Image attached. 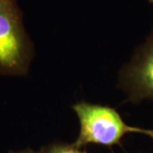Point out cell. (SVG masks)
I'll return each mask as SVG.
<instances>
[{"label":"cell","mask_w":153,"mask_h":153,"mask_svg":"<svg viewBox=\"0 0 153 153\" xmlns=\"http://www.w3.org/2000/svg\"><path fill=\"white\" fill-rule=\"evenodd\" d=\"M33 54L17 0H0V73L25 75Z\"/></svg>","instance_id":"obj_1"},{"label":"cell","mask_w":153,"mask_h":153,"mask_svg":"<svg viewBox=\"0 0 153 153\" xmlns=\"http://www.w3.org/2000/svg\"><path fill=\"white\" fill-rule=\"evenodd\" d=\"M80 123V133L73 145L81 148L88 144L105 146L118 145L128 133L144 134L153 139V129L127 125L115 109L80 102L73 105Z\"/></svg>","instance_id":"obj_2"},{"label":"cell","mask_w":153,"mask_h":153,"mask_svg":"<svg viewBox=\"0 0 153 153\" xmlns=\"http://www.w3.org/2000/svg\"><path fill=\"white\" fill-rule=\"evenodd\" d=\"M120 83L131 102L153 100V28L121 71Z\"/></svg>","instance_id":"obj_3"},{"label":"cell","mask_w":153,"mask_h":153,"mask_svg":"<svg viewBox=\"0 0 153 153\" xmlns=\"http://www.w3.org/2000/svg\"><path fill=\"white\" fill-rule=\"evenodd\" d=\"M42 153H86L80 151L73 144H64V143H55L47 147L43 148Z\"/></svg>","instance_id":"obj_4"},{"label":"cell","mask_w":153,"mask_h":153,"mask_svg":"<svg viewBox=\"0 0 153 153\" xmlns=\"http://www.w3.org/2000/svg\"><path fill=\"white\" fill-rule=\"evenodd\" d=\"M9 153H42V151H33L31 149H26V150H22V151H19V152H10Z\"/></svg>","instance_id":"obj_5"},{"label":"cell","mask_w":153,"mask_h":153,"mask_svg":"<svg viewBox=\"0 0 153 153\" xmlns=\"http://www.w3.org/2000/svg\"><path fill=\"white\" fill-rule=\"evenodd\" d=\"M149 2H150L151 4H153V0H149Z\"/></svg>","instance_id":"obj_6"}]
</instances>
